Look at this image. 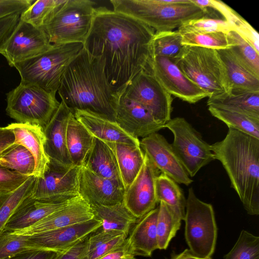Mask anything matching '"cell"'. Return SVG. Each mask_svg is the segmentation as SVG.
I'll return each instance as SVG.
<instances>
[{"mask_svg": "<svg viewBox=\"0 0 259 259\" xmlns=\"http://www.w3.org/2000/svg\"><path fill=\"white\" fill-rule=\"evenodd\" d=\"M160 174V171L145 154L142 167L125 190L123 200L126 208L138 219L154 209L158 203L155 184Z\"/></svg>", "mask_w": 259, "mask_h": 259, "instance_id": "obj_15", "label": "cell"}, {"mask_svg": "<svg viewBox=\"0 0 259 259\" xmlns=\"http://www.w3.org/2000/svg\"><path fill=\"white\" fill-rule=\"evenodd\" d=\"M20 15L16 13L0 18V50L19 22Z\"/></svg>", "mask_w": 259, "mask_h": 259, "instance_id": "obj_48", "label": "cell"}, {"mask_svg": "<svg viewBox=\"0 0 259 259\" xmlns=\"http://www.w3.org/2000/svg\"><path fill=\"white\" fill-rule=\"evenodd\" d=\"M140 147L160 172L176 183L188 186L193 182L171 144L162 135L157 132L142 138Z\"/></svg>", "mask_w": 259, "mask_h": 259, "instance_id": "obj_17", "label": "cell"}, {"mask_svg": "<svg viewBox=\"0 0 259 259\" xmlns=\"http://www.w3.org/2000/svg\"><path fill=\"white\" fill-rule=\"evenodd\" d=\"M94 218L90 205L78 195L66 206L33 225L11 233L20 235L31 236L81 223Z\"/></svg>", "mask_w": 259, "mask_h": 259, "instance_id": "obj_19", "label": "cell"}, {"mask_svg": "<svg viewBox=\"0 0 259 259\" xmlns=\"http://www.w3.org/2000/svg\"><path fill=\"white\" fill-rule=\"evenodd\" d=\"M76 197L47 200L35 199L30 195L16 208L8 220L4 231L12 232L32 225L66 206Z\"/></svg>", "mask_w": 259, "mask_h": 259, "instance_id": "obj_21", "label": "cell"}, {"mask_svg": "<svg viewBox=\"0 0 259 259\" xmlns=\"http://www.w3.org/2000/svg\"><path fill=\"white\" fill-rule=\"evenodd\" d=\"M170 259H202L195 256L189 249H186L179 254H174Z\"/></svg>", "mask_w": 259, "mask_h": 259, "instance_id": "obj_53", "label": "cell"}, {"mask_svg": "<svg viewBox=\"0 0 259 259\" xmlns=\"http://www.w3.org/2000/svg\"><path fill=\"white\" fill-rule=\"evenodd\" d=\"M114 11L134 18L155 32L171 31L206 16L208 10L191 0H111Z\"/></svg>", "mask_w": 259, "mask_h": 259, "instance_id": "obj_4", "label": "cell"}, {"mask_svg": "<svg viewBox=\"0 0 259 259\" xmlns=\"http://www.w3.org/2000/svg\"><path fill=\"white\" fill-rule=\"evenodd\" d=\"M75 118L94 137L104 142L140 146V141L123 130L116 122L85 111L75 110Z\"/></svg>", "mask_w": 259, "mask_h": 259, "instance_id": "obj_23", "label": "cell"}, {"mask_svg": "<svg viewBox=\"0 0 259 259\" xmlns=\"http://www.w3.org/2000/svg\"><path fill=\"white\" fill-rule=\"evenodd\" d=\"M208 107L211 114L224 122L229 128L259 139V119L235 112L210 106Z\"/></svg>", "mask_w": 259, "mask_h": 259, "instance_id": "obj_39", "label": "cell"}, {"mask_svg": "<svg viewBox=\"0 0 259 259\" xmlns=\"http://www.w3.org/2000/svg\"><path fill=\"white\" fill-rule=\"evenodd\" d=\"M90 206L94 218L101 222L99 230L117 231L128 235L131 227L138 220L123 202L110 206Z\"/></svg>", "mask_w": 259, "mask_h": 259, "instance_id": "obj_30", "label": "cell"}, {"mask_svg": "<svg viewBox=\"0 0 259 259\" xmlns=\"http://www.w3.org/2000/svg\"><path fill=\"white\" fill-rule=\"evenodd\" d=\"M52 45L44 30L20 19L14 30L0 50L9 65L38 56L48 50Z\"/></svg>", "mask_w": 259, "mask_h": 259, "instance_id": "obj_14", "label": "cell"}, {"mask_svg": "<svg viewBox=\"0 0 259 259\" xmlns=\"http://www.w3.org/2000/svg\"><path fill=\"white\" fill-rule=\"evenodd\" d=\"M105 142L115 154L125 190L141 169L144 162L145 154L140 146Z\"/></svg>", "mask_w": 259, "mask_h": 259, "instance_id": "obj_28", "label": "cell"}, {"mask_svg": "<svg viewBox=\"0 0 259 259\" xmlns=\"http://www.w3.org/2000/svg\"><path fill=\"white\" fill-rule=\"evenodd\" d=\"M227 36L232 54L243 66L259 77V53L236 31H230Z\"/></svg>", "mask_w": 259, "mask_h": 259, "instance_id": "obj_37", "label": "cell"}, {"mask_svg": "<svg viewBox=\"0 0 259 259\" xmlns=\"http://www.w3.org/2000/svg\"><path fill=\"white\" fill-rule=\"evenodd\" d=\"M36 177H29L27 181L14 192L0 195V236L5 226L20 204L32 193Z\"/></svg>", "mask_w": 259, "mask_h": 259, "instance_id": "obj_38", "label": "cell"}, {"mask_svg": "<svg viewBox=\"0 0 259 259\" xmlns=\"http://www.w3.org/2000/svg\"><path fill=\"white\" fill-rule=\"evenodd\" d=\"M127 237L125 233L114 230L98 229L87 237L85 251L82 259H100Z\"/></svg>", "mask_w": 259, "mask_h": 259, "instance_id": "obj_34", "label": "cell"}, {"mask_svg": "<svg viewBox=\"0 0 259 259\" xmlns=\"http://www.w3.org/2000/svg\"><path fill=\"white\" fill-rule=\"evenodd\" d=\"M13 133L15 144L25 147L33 155L35 162L34 176L42 178L50 159L45 151L43 128L37 125L12 123L7 126Z\"/></svg>", "mask_w": 259, "mask_h": 259, "instance_id": "obj_24", "label": "cell"}, {"mask_svg": "<svg viewBox=\"0 0 259 259\" xmlns=\"http://www.w3.org/2000/svg\"><path fill=\"white\" fill-rule=\"evenodd\" d=\"M172 60L189 79L208 94V98L231 92L227 70L217 50L183 46Z\"/></svg>", "mask_w": 259, "mask_h": 259, "instance_id": "obj_5", "label": "cell"}, {"mask_svg": "<svg viewBox=\"0 0 259 259\" xmlns=\"http://www.w3.org/2000/svg\"><path fill=\"white\" fill-rule=\"evenodd\" d=\"M34 2L33 0H0V18L16 13L21 14Z\"/></svg>", "mask_w": 259, "mask_h": 259, "instance_id": "obj_47", "label": "cell"}, {"mask_svg": "<svg viewBox=\"0 0 259 259\" xmlns=\"http://www.w3.org/2000/svg\"><path fill=\"white\" fill-rule=\"evenodd\" d=\"M207 259H211V257H210V258H207Z\"/></svg>", "mask_w": 259, "mask_h": 259, "instance_id": "obj_54", "label": "cell"}, {"mask_svg": "<svg viewBox=\"0 0 259 259\" xmlns=\"http://www.w3.org/2000/svg\"><path fill=\"white\" fill-rule=\"evenodd\" d=\"M136 255L127 238L100 259H135Z\"/></svg>", "mask_w": 259, "mask_h": 259, "instance_id": "obj_49", "label": "cell"}, {"mask_svg": "<svg viewBox=\"0 0 259 259\" xmlns=\"http://www.w3.org/2000/svg\"><path fill=\"white\" fill-rule=\"evenodd\" d=\"M158 206L155 207L134 225L127 237L136 256L150 257L158 249L156 224Z\"/></svg>", "mask_w": 259, "mask_h": 259, "instance_id": "obj_26", "label": "cell"}, {"mask_svg": "<svg viewBox=\"0 0 259 259\" xmlns=\"http://www.w3.org/2000/svg\"><path fill=\"white\" fill-rule=\"evenodd\" d=\"M87 237L67 250L59 252L53 259H82L85 251Z\"/></svg>", "mask_w": 259, "mask_h": 259, "instance_id": "obj_51", "label": "cell"}, {"mask_svg": "<svg viewBox=\"0 0 259 259\" xmlns=\"http://www.w3.org/2000/svg\"><path fill=\"white\" fill-rule=\"evenodd\" d=\"M58 253L49 250L30 249L19 252L7 259H53Z\"/></svg>", "mask_w": 259, "mask_h": 259, "instance_id": "obj_50", "label": "cell"}, {"mask_svg": "<svg viewBox=\"0 0 259 259\" xmlns=\"http://www.w3.org/2000/svg\"><path fill=\"white\" fill-rule=\"evenodd\" d=\"M58 92L72 112L85 111L115 122L117 92L110 84L102 64L84 48L66 70Z\"/></svg>", "mask_w": 259, "mask_h": 259, "instance_id": "obj_2", "label": "cell"}, {"mask_svg": "<svg viewBox=\"0 0 259 259\" xmlns=\"http://www.w3.org/2000/svg\"><path fill=\"white\" fill-rule=\"evenodd\" d=\"M94 137L72 113L66 129V147L73 165L82 166L92 147Z\"/></svg>", "mask_w": 259, "mask_h": 259, "instance_id": "obj_29", "label": "cell"}, {"mask_svg": "<svg viewBox=\"0 0 259 259\" xmlns=\"http://www.w3.org/2000/svg\"><path fill=\"white\" fill-rule=\"evenodd\" d=\"M95 3L66 0L41 28L52 45L83 44L92 26Z\"/></svg>", "mask_w": 259, "mask_h": 259, "instance_id": "obj_7", "label": "cell"}, {"mask_svg": "<svg viewBox=\"0 0 259 259\" xmlns=\"http://www.w3.org/2000/svg\"><path fill=\"white\" fill-rule=\"evenodd\" d=\"M155 190L157 203L164 202L181 220H184L186 199L178 183L161 173L156 180Z\"/></svg>", "mask_w": 259, "mask_h": 259, "instance_id": "obj_33", "label": "cell"}, {"mask_svg": "<svg viewBox=\"0 0 259 259\" xmlns=\"http://www.w3.org/2000/svg\"><path fill=\"white\" fill-rule=\"evenodd\" d=\"M121 90L126 96L144 106L163 124L171 119L172 96L148 71H141Z\"/></svg>", "mask_w": 259, "mask_h": 259, "instance_id": "obj_11", "label": "cell"}, {"mask_svg": "<svg viewBox=\"0 0 259 259\" xmlns=\"http://www.w3.org/2000/svg\"><path fill=\"white\" fill-rule=\"evenodd\" d=\"M155 32L128 15L96 8L83 48L102 64L110 84L118 92L145 69Z\"/></svg>", "mask_w": 259, "mask_h": 259, "instance_id": "obj_1", "label": "cell"}, {"mask_svg": "<svg viewBox=\"0 0 259 259\" xmlns=\"http://www.w3.org/2000/svg\"><path fill=\"white\" fill-rule=\"evenodd\" d=\"M101 226V222L94 218L81 223L27 236L28 241L38 248L59 252L83 240Z\"/></svg>", "mask_w": 259, "mask_h": 259, "instance_id": "obj_18", "label": "cell"}, {"mask_svg": "<svg viewBox=\"0 0 259 259\" xmlns=\"http://www.w3.org/2000/svg\"><path fill=\"white\" fill-rule=\"evenodd\" d=\"M81 168V166H67L50 159L42 177H36L31 197L53 200L79 195Z\"/></svg>", "mask_w": 259, "mask_h": 259, "instance_id": "obj_12", "label": "cell"}, {"mask_svg": "<svg viewBox=\"0 0 259 259\" xmlns=\"http://www.w3.org/2000/svg\"><path fill=\"white\" fill-rule=\"evenodd\" d=\"M125 190L113 181L81 166L79 194L90 205L110 206L123 202Z\"/></svg>", "mask_w": 259, "mask_h": 259, "instance_id": "obj_20", "label": "cell"}, {"mask_svg": "<svg viewBox=\"0 0 259 259\" xmlns=\"http://www.w3.org/2000/svg\"><path fill=\"white\" fill-rule=\"evenodd\" d=\"M181 33L195 32H223L228 34L234 30L233 27L226 20L221 19L207 18L206 16L190 20L178 28Z\"/></svg>", "mask_w": 259, "mask_h": 259, "instance_id": "obj_44", "label": "cell"}, {"mask_svg": "<svg viewBox=\"0 0 259 259\" xmlns=\"http://www.w3.org/2000/svg\"><path fill=\"white\" fill-rule=\"evenodd\" d=\"M182 39V34L178 29L155 32L152 41L151 56L172 60L183 46Z\"/></svg>", "mask_w": 259, "mask_h": 259, "instance_id": "obj_40", "label": "cell"}, {"mask_svg": "<svg viewBox=\"0 0 259 259\" xmlns=\"http://www.w3.org/2000/svg\"><path fill=\"white\" fill-rule=\"evenodd\" d=\"M66 0H37L20 15V20L40 28Z\"/></svg>", "mask_w": 259, "mask_h": 259, "instance_id": "obj_41", "label": "cell"}, {"mask_svg": "<svg viewBox=\"0 0 259 259\" xmlns=\"http://www.w3.org/2000/svg\"><path fill=\"white\" fill-rule=\"evenodd\" d=\"M30 249H41L31 244L27 236L4 231L0 236V259H7L19 252Z\"/></svg>", "mask_w": 259, "mask_h": 259, "instance_id": "obj_45", "label": "cell"}, {"mask_svg": "<svg viewBox=\"0 0 259 259\" xmlns=\"http://www.w3.org/2000/svg\"><path fill=\"white\" fill-rule=\"evenodd\" d=\"M82 166L124 189L115 154L105 142L94 137L92 147Z\"/></svg>", "mask_w": 259, "mask_h": 259, "instance_id": "obj_25", "label": "cell"}, {"mask_svg": "<svg viewBox=\"0 0 259 259\" xmlns=\"http://www.w3.org/2000/svg\"><path fill=\"white\" fill-rule=\"evenodd\" d=\"M71 110L63 102L43 128L45 151L50 159L62 165L72 166L66 147V129Z\"/></svg>", "mask_w": 259, "mask_h": 259, "instance_id": "obj_22", "label": "cell"}, {"mask_svg": "<svg viewBox=\"0 0 259 259\" xmlns=\"http://www.w3.org/2000/svg\"><path fill=\"white\" fill-rule=\"evenodd\" d=\"M196 6L205 9H212L218 11L241 37L259 53V35L257 32L243 17L221 1L194 0Z\"/></svg>", "mask_w": 259, "mask_h": 259, "instance_id": "obj_31", "label": "cell"}, {"mask_svg": "<svg viewBox=\"0 0 259 259\" xmlns=\"http://www.w3.org/2000/svg\"><path fill=\"white\" fill-rule=\"evenodd\" d=\"M29 178L28 176L8 169L0 164V195L14 192Z\"/></svg>", "mask_w": 259, "mask_h": 259, "instance_id": "obj_46", "label": "cell"}, {"mask_svg": "<svg viewBox=\"0 0 259 259\" xmlns=\"http://www.w3.org/2000/svg\"><path fill=\"white\" fill-rule=\"evenodd\" d=\"M185 237L191 251L196 256L207 259L214 253L218 229L211 204L198 198L192 188L186 199Z\"/></svg>", "mask_w": 259, "mask_h": 259, "instance_id": "obj_9", "label": "cell"}, {"mask_svg": "<svg viewBox=\"0 0 259 259\" xmlns=\"http://www.w3.org/2000/svg\"><path fill=\"white\" fill-rule=\"evenodd\" d=\"M145 70L151 73L170 95L185 102L195 104L209 97L169 58L151 56Z\"/></svg>", "mask_w": 259, "mask_h": 259, "instance_id": "obj_13", "label": "cell"}, {"mask_svg": "<svg viewBox=\"0 0 259 259\" xmlns=\"http://www.w3.org/2000/svg\"><path fill=\"white\" fill-rule=\"evenodd\" d=\"M217 51L225 66L232 89L259 92V77L243 66L229 49Z\"/></svg>", "mask_w": 259, "mask_h": 259, "instance_id": "obj_32", "label": "cell"}, {"mask_svg": "<svg viewBox=\"0 0 259 259\" xmlns=\"http://www.w3.org/2000/svg\"><path fill=\"white\" fill-rule=\"evenodd\" d=\"M156 232L158 249H166L180 229L181 220L164 202H159Z\"/></svg>", "mask_w": 259, "mask_h": 259, "instance_id": "obj_36", "label": "cell"}, {"mask_svg": "<svg viewBox=\"0 0 259 259\" xmlns=\"http://www.w3.org/2000/svg\"><path fill=\"white\" fill-rule=\"evenodd\" d=\"M164 127L172 133L171 145L190 177L214 160L210 145L184 118L170 119Z\"/></svg>", "mask_w": 259, "mask_h": 259, "instance_id": "obj_10", "label": "cell"}, {"mask_svg": "<svg viewBox=\"0 0 259 259\" xmlns=\"http://www.w3.org/2000/svg\"><path fill=\"white\" fill-rule=\"evenodd\" d=\"M83 48L79 42L54 44L46 52L16 63L20 83L56 93L66 70Z\"/></svg>", "mask_w": 259, "mask_h": 259, "instance_id": "obj_6", "label": "cell"}, {"mask_svg": "<svg viewBox=\"0 0 259 259\" xmlns=\"http://www.w3.org/2000/svg\"><path fill=\"white\" fill-rule=\"evenodd\" d=\"M207 105L259 119V92L232 89L228 94L208 98Z\"/></svg>", "mask_w": 259, "mask_h": 259, "instance_id": "obj_27", "label": "cell"}, {"mask_svg": "<svg viewBox=\"0 0 259 259\" xmlns=\"http://www.w3.org/2000/svg\"><path fill=\"white\" fill-rule=\"evenodd\" d=\"M0 164L21 174L34 176L35 159L31 153L22 145L14 144L0 158Z\"/></svg>", "mask_w": 259, "mask_h": 259, "instance_id": "obj_35", "label": "cell"}, {"mask_svg": "<svg viewBox=\"0 0 259 259\" xmlns=\"http://www.w3.org/2000/svg\"><path fill=\"white\" fill-rule=\"evenodd\" d=\"M181 33L183 46H199L216 50L229 49L231 47L227 34L223 32H186Z\"/></svg>", "mask_w": 259, "mask_h": 259, "instance_id": "obj_42", "label": "cell"}, {"mask_svg": "<svg viewBox=\"0 0 259 259\" xmlns=\"http://www.w3.org/2000/svg\"><path fill=\"white\" fill-rule=\"evenodd\" d=\"M117 94L115 122L127 134L135 138H144L164 128L144 106L126 96L121 90Z\"/></svg>", "mask_w": 259, "mask_h": 259, "instance_id": "obj_16", "label": "cell"}, {"mask_svg": "<svg viewBox=\"0 0 259 259\" xmlns=\"http://www.w3.org/2000/svg\"><path fill=\"white\" fill-rule=\"evenodd\" d=\"M223 259H259V237L242 230L235 245Z\"/></svg>", "mask_w": 259, "mask_h": 259, "instance_id": "obj_43", "label": "cell"}, {"mask_svg": "<svg viewBox=\"0 0 259 259\" xmlns=\"http://www.w3.org/2000/svg\"><path fill=\"white\" fill-rule=\"evenodd\" d=\"M248 214H259V139L229 128L222 140L210 145Z\"/></svg>", "mask_w": 259, "mask_h": 259, "instance_id": "obj_3", "label": "cell"}, {"mask_svg": "<svg viewBox=\"0 0 259 259\" xmlns=\"http://www.w3.org/2000/svg\"><path fill=\"white\" fill-rule=\"evenodd\" d=\"M56 94L20 83L7 94V113L18 123L35 124L43 128L60 105Z\"/></svg>", "mask_w": 259, "mask_h": 259, "instance_id": "obj_8", "label": "cell"}, {"mask_svg": "<svg viewBox=\"0 0 259 259\" xmlns=\"http://www.w3.org/2000/svg\"><path fill=\"white\" fill-rule=\"evenodd\" d=\"M15 143L13 132L7 126L0 127V158Z\"/></svg>", "mask_w": 259, "mask_h": 259, "instance_id": "obj_52", "label": "cell"}]
</instances>
